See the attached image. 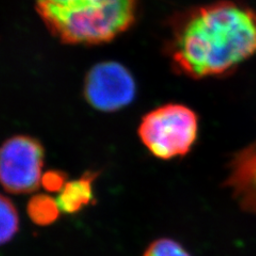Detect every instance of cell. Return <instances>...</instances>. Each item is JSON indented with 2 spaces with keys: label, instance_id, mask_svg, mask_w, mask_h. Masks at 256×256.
<instances>
[{
  "label": "cell",
  "instance_id": "cell-7",
  "mask_svg": "<svg viewBox=\"0 0 256 256\" xmlns=\"http://www.w3.org/2000/svg\"><path fill=\"white\" fill-rule=\"evenodd\" d=\"M27 212L31 221L40 226H50L59 219L60 214H62L57 198L48 194L32 196L27 205Z\"/></svg>",
  "mask_w": 256,
  "mask_h": 256
},
{
  "label": "cell",
  "instance_id": "cell-9",
  "mask_svg": "<svg viewBox=\"0 0 256 256\" xmlns=\"http://www.w3.org/2000/svg\"><path fill=\"white\" fill-rule=\"evenodd\" d=\"M143 256H191L180 244L173 239L162 238L152 242Z\"/></svg>",
  "mask_w": 256,
  "mask_h": 256
},
{
  "label": "cell",
  "instance_id": "cell-1",
  "mask_svg": "<svg viewBox=\"0 0 256 256\" xmlns=\"http://www.w3.org/2000/svg\"><path fill=\"white\" fill-rule=\"evenodd\" d=\"M166 52L178 74L192 79L232 73L256 54V12L221 0L176 18Z\"/></svg>",
  "mask_w": 256,
  "mask_h": 256
},
{
  "label": "cell",
  "instance_id": "cell-5",
  "mask_svg": "<svg viewBox=\"0 0 256 256\" xmlns=\"http://www.w3.org/2000/svg\"><path fill=\"white\" fill-rule=\"evenodd\" d=\"M84 94L94 109L102 112H116L134 100L137 84L132 74L121 63L100 62L86 74Z\"/></svg>",
  "mask_w": 256,
  "mask_h": 256
},
{
  "label": "cell",
  "instance_id": "cell-10",
  "mask_svg": "<svg viewBox=\"0 0 256 256\" xmlns=\"http://www.w3.org/2000/svg\"><path fill=\"white\" fill-rule=\"evenodd\" d=\"M68 175L62 172V171H47L43 174L41 185L43 188L48 191L56 194V192H59L63 189V187L66 185L68 182Z\"/></svg>",
  "mask_w": 256,
  "mask_h": 256
},
{
  "label": "cell",
  "instance_id": "cell-2",
  "mask_svg": "<svg viewBox=\"0 0 256 256\" xmlns=\"http://www.w3.org/2000/svg\"><path fill=\"white\" fill-rule=\"evenodd\" d=\"M139 0H36L45 26L70 45H100L130 30Z\"/></svg>",
  "mask_w": 256,
  "mask_h": 256
},
{
  "label": "cell",
  "instance_id": "cell-8",
  "mask_svg": "<svg viewBox=\"0 0 256 256\" xmlns=\"http://www.w3.org/2000/svg\"><path fill=\"white\" fill-rule=\"evenodd\" d=\"M20 230V216L10 198L0 194V246L8 244Z\"/></svg>",
  "mask_w": 256,
  "mask_h": 256
},
{
  "label": "cell",
  "instance_id": "cell-4",
  "mask_svg": "<svg viewBox=\"0 0 256 256\" xmlns=\"http://www.w3.org/2000/svg\"><path fill=\"white\" fill-rule=\"evenodd\" d=\"M45 150L30 136H14L0 146V185L13 194H31L41 185Z\"/></svg>",
  "mask_w": 256,
  "mask_h": 256
},
{
  "label": "cell",
  "instance_id": "cell-3",
  "mask_svg": "<svg viewBox=\"0 0 256 256\" xmlns=\"http://www.w3.org/2000/svg\"><path fill=\"white\" fill-rule=\"evenodd\" d=\"M198 118L180 104H166L143 116L138 134L155 157L170 160L190 153L198 139Z\"/></svg>",
  "mask_w": 256,
  "mask_h": 256
},
{
  "label": "cell",
  "instance_id": "cell-6",
  "mask_svg": "<svg viewBox=\"0 0 256 256\" xmlns=\"http://www.w3.org/2000/svg\"><path fill=\"white\" fill-rule=\"evenodd\" d=\"M98 174L86 172L78 180L66 182L57 198L62 214H77L94 202L93 184Z\"/></svg>",
  "mask_w": 256,
  "mask_h": 256
}]
</instances>
